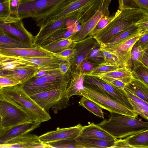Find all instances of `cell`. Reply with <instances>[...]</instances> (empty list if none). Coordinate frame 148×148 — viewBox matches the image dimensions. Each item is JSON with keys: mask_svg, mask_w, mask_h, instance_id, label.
<instances>
[{"mask_svg": "<svg viewBox=\"0 0 148 148\" xmlns=\"http://www.w3.org/2000/svg\"><path fill=\"white\" fill-rule=\"evenodd\" d=\"M148 12L137 8L118 9L113 19L93 37L100 45L104 44L144 16L148 15Z\"/></svg>", "mask_w": 148, "mask_h": 148, "instance_id": "obj_1", "label": "cell"}, {"mask_svg": "<svg viewBox=\"0 0 148 148\" xmlns=\"http://www.w3.org/2000/svg\"><path fill=\"white\" fill-rule=\"evenodd\" d=\"M109 118L96 124L117 140L148 130V123L140 119L111 113Z\"/></svg>", "mask_w": 148, "mask_h": 148, "instance_id": "obj_2", "label": "cell"}, {"mask_svg": "<svg viewBox=\"0 0 148 148\" xmlns=\"http://www.w3.org/2000/svg\"><path fill=\"white\" fill-rule=\"evenodd\" d=\"M78 95L84 97L99 107L109 111L137 118L138 114L122 105L100 87L94 85H84Z\"/></svg>", "mask_w": 148, "mask_h": 148, "instance_id": "obj_3", "label": "cell"}, {"mask_svg": "<svg viewBox=\"0 0 148 148\" xmlns=\"http://www.w3.org/2000/svg\"><path fill=\"white\" fill-rule=\"evenodd\" d=\"M0 116L3 129L28 122L36 121L41 123L33 114L1 94Z\"/></svg>", "mask_w": 148, "mask_h": 148, "instance_id": "obj_4", "label": "cell"}, {"mask_svg": "<svg viewBox=\"0 0 148 148\" xmlns=\"http://www.w3.org/2000/svg\"><path fill=\"white\" fill-rule=\"evenodd\" d=\"M73 0H21L18 17L31 18L34 21L42 18Z\"/></svg>", "mask_w": 148, "mask_h": 148, "instance_id": "obj_5", "label": "cell"}, {"mask_svg": "<svg viewBox=\"0 0 148 148\" xmlns=\"http://www.w3.org/2000/svg\"><path fill=\"white\" fill-rule=\"evenodd\" d=\"M70 69L65 74L60 71L38 77H34L21 84L29 95L68 86L71 77Z\"/></svg>", "mask_w": 148, "mask_h": 148, "instance_id": "obj_6", "label": "cell"}, {"mask_svg": "<svg viewBox=\"0 0 148 148\" xmlns=\"http://www.w3.org/2000/svg\"><path fill=\"white\" fill-rule=\"evenodd\" d=\"M0 94L27 110L35 115L41 123L51 119L49 114L40 107L22 89L21 84L1 88Z\"/></svg>", "mask_w": 148, "mask_h": 148, "instance_id": "obj_7", "label": "cell"}, {"mask_svg": "<svg viewBox=\"0 0 148 148\" xmlns=\"http://www.w3.org/2000/svg\"><path fill=\"white\" fill-rule=\"evenodd\" d=\"M80 10L74 12L63 18L45 25L40 28V30L34 37L33 46H38L53 34L61 29L68 27L73 20L78 21Z\"/></svg>", "mask_w": 148, "mask_h": 148, "instance_id": "obj_8", "label": "cell"}, {"mask_svg": "<svg viewBox=\"0 0 148 148\" xmlns=\"http://www.w3.org/2000/svg\"><path fill=\"white\" fill-rule=\"evenodd\" d=\"M94 0H73L62 8L56 10L47 16L35 21L40 28L47 24L63 18L74 12L82 10Z\"/></svg>", "mask_w": 148, "mask_h": 148, "instance_id": "obj_9", "label": "cell"}, {"mask_svg": "<svg viewBox=\"0 0 148 148\" xmlns=\"http://www.w3.org/2000/svg\"><path fill=\"white\" fill-rule=\"evenodd\" d=\"M84 75L83 85H94L100 87L122 105L135 112L124 89L113 86L97 77Z\"/></svg>", "mask_w": 148, "mask_h": 148, "instance_id": "obj_10", "label": "cell"}, {"mask_svg": "<svg viewBox=\"0 0 148 148\" xmlns=\"http://www.w3.org/2000/svg\"><path fill=\"white\" fill-rule=\"evenodd\" d=\"M67 86L29 95L47 113L50 108L56 110L62 97L66 93Z\"/></svg>", "mask_w": 148, "mask_h": 148, "instance_id": "obj_11", "label": "cell"}, {"mask_svg": "<svg viewBox=\"0 0 148 148\" xmlns=\"http://www.w3.org/2000/svg\"><path fill=\"white\" fill-rule=\"evenodd\" d=\"M0 28L5 34L34 47V37L25 27L22 19L16 18L9 21H2Z\"/></svg>", "mask_w": 148, "mask_h": 148, "instance_id": "obj_12", "label": "cell"}, {"mask_svg": "<svg viewBox=\"0 0 148 148\" xmlns=\"http://www.w3.org/2000/svg\"><path fill=\"white\" fill-rule=\"evenodd\" d=\"M97 43L92 36H88L84 39L77 42L74 48L75 52L70 60L71 63V71L80 73V66L81 63L86 59L90 52Z\"/></svg>", "mask_w": 148, "mask_h": 148, "instance_id": "obj_13", "label": "cell"}, {"mask_svg": "<svg viewBox=\"0 0 148 148\" xmlns=\"http://www.w3.org/2000/svg\"><path fill=\"white\" fill-rule=\"evenodd\" d=\"M83 127L80 124L74 126L60 128L48 132L39 136L41 142L47 144L62 140H74L79 135Z\"/></svg>", "mask_w": 148, "mask_h": 148, "instance_id": "obj_14", "label": "cell"}, {"mask_svg": "<svg viewBox=\"0 0 148 148\" xmlns=\"http://www.w3.org/2000/svg\"><path fill=\"white\" fill-rule=\"evenodd\" d=\"M112 0H106L103 5L95 14L84 23L80 25L81 29L71 37L74 41H81L89 36L92 29L101 17L103 15L109 16V6Z\"/></svg>", "mask_w": 148, "mask_h": 148, "instance_id": "obj_15", "label": "cell"}, {"mask_svg": "<svg viewBox=\"0 0 148 148\" xmlns=\"http://www.w3.org/2000/svg\"><path fill=\"white\" fill-rule=\"evenodd\" d=\"M143 32L134 36L114 48L105 51L114 55L124 66L132 71L133 68L131 60L132 49Z\"/></svg>", "mask_w": 148, "mask_h": 148, "instance_id": "obj_16", "label": "cell"}, {"mask_svg": "<svg viewBox=\"0 0 148 148\" xmlns=\"http://www.w3.org/2000/svg\"><path fill=\"white\" fill-rule=\"evenodd\" d=\"M0 54L17 57L31 58L51 57L55 56L54 53L38 46L28 48L0 47Z\"/></svg>", "mask_w": 148, "mask_h": 148, "instance_id": "obj_17", "label": "cell"}, {"mask_svg": "<svg viewBox=\"0 0 148 148\" xmlns=\"http://www.w3.org/2000/svg\"><path fill=\"white\" fill-rule=\"evenodd\" d=\"M2 148H49L42 143L38 136L34 134H25L16 136L5 143L0 145Z\"/></svg>", "mask_w": 148, "mask_h": 148, "instance_id": "obj_18", "label": "cell"}, {"mask_svg": "<svg viewBox=\"0 0 148 148\" xmlns=\"http://www.w3.org/2000/svg\"><path fill=\"white\" fill-rule=\"evenodd\" d=\"M41 123L32 121L24 123L0 130V145L4 144L14 138L28 133L39 127Z\"/></svg>", "mask_w": 148, "mask_h": 148, "instance_id": "obj_19", "label": "cell"}, {"mask_svg": "<svg viewBox=\"0 0 148 148\" xmlns=\"http://www.w3.org/2000/svg\"><path fill=\"white\" fill-rule=\"evenodd\" d=\"M135 24L120 32L106 43L100 45L101 50L106 51L114 48L134 36L142 32Z\"/></svg>", "mask_w": 148, "mask_h": 148, "instance_id": "obj_20", "label": "cell"}, {"mask_svg": "<svg viewBox=\"0 0 148 148\" xmlns=\"http://www.w3.org/2000/svg\"><path fill=\"white\" fill-rule=\"evenodd\" d=\"M18 57L28 61L31 65L37 67L39 70L58 69L60 64L68 60L55 56L51 57Z\"/></svg>", "mask_w": 148, "mask_h": 148, "instance_id": "obj_21", "label": "cell"}, {"mask_svg": "<svg viewBox=\"0 0 148 148\" xmlns=\"http://www.w3.org/2000/svg\"><path fill=\"white\" fill-rule=\"evenodd\" d=\"M78 136L108 141H115L116 140L93 122L83 126Z\"/></svg>", "mask_w": 148, "mask_h": 148, "instance_id": "obj_22", "label": "cell"}, {"mask_svg": "<svg viewBox=\"0 0 148 148\" xmlns=\"http://www.w3.org/2000/svg\"><path fill=\"white\" fill-rule=\"evenodd\" d=\"M31 65L29 62L19 57L0 54V71H10Z\"/></svg>", "mask_w": 148, "mask_h": 148, "instance_id": "obj_23", "label": "cell"}, {"mask_svg": "<svg viewBox=\"0 0 148 148\" xmlns=\"http://www.w3.org/2000/svg\"><path fill=\"white\" fill-rule=\"evenodd\" d=\"M39 70L34 66L28 65L19 69L3 72L5 75L14 77L22 84L34 77Z\"/></svg>", "mask_w": 148, "mask_h": 148, "instance_id": "obj_24", "label": "cell"}, {"mask_svg": "<svg viewBox=\"0 0 148 148\" xmlns=\"http://www.w3.org/2000/svg\"><path fill=\"white\" fill-rule=\"evenodd\" d=\"M75 140L77 148H112L114 142L79 136Z\"/></svg>", "mask_w": 148, "mask_h": 148, "instance_id": "obj_25", "label": "cell"}, {"mask_svg": "<svg viewBox=\"0 0 148 148\" xmlns=\"http://www.w3.org/2000/svg\"><path fill=\"white\" fill-rule=\"evenodd\" d=\"M124 89L148 103V85L133 79L126 84Z\"/></svg>", "mask_w": 148, "mask_h": 148, "instance_id": "obj_26", "label": "cell"}, {"mask_svg": "<svg viewBox=\"0 0 148 148\" xmlns=\"http://www.w3.org/2000/svg\"><path fill=\"white\" fill-rule=\"evenodd\" d=\"M71 77L66 89V93L69 99L73 95H78L79 91L83 88L85 76L81 73L71 71Z\"/></svg>", "mask_w": 148, "mask_h": 148, "instance_id": "obj_27", "label": "cell"}, {"mask_svg": "<svg viewBox=\"0 0 148 148\" xmlns=\"http://www.w3.org/2000/svg\"><path fill=\"white\" fill-rule=\"evenodd\" d=\"M77 42L73 40L70 37L58 40L44 47H40L47 51L55 54L64 50L74 49Z\"/></svg>", "mask_w": 148, "mask_h": 148, "instance_id": "obj_28", "label": "cell"}, {"mask_svg": "<svg viewBox=\"0 0 148 148\" xmlns=\"http://www.w3.org/2000/svg\"><path fill=\"white\" fill-rule=\"evenodd\" d=\"M124 139L131 148H148V130L132 135Z\"/></svg>", "mask_w": 148, "mask_h": 148, "instance_id": "obj_29", "label": "cell"}, {"mask_svg": "<svg viewBox=\"0 0 148 148\" xmlns=\"http://www.w3.org/2000/svg\"><path fill=\"white\" fill-rule=\"evenodd\" d=\"M92 76L112 78L119 80L126 84L128 83L134 79L132 71L125 66L120 68L113 71Z\"/></svg>", "mask_w": 148, "mask_h": 148, "instance_id": "obj_30", "label": "cell"}, {"mask_svg": "<svg viewBox=\"0 0 148 148\" xmlns=\"http://www.w3.org/2000/svg\"><path fill=\"white\" fill-rule=\"evenodd\" d=\"M75 33L73 29L68 27L61 29L53 34L38 46L42 47L54 42L71 37Z\"/></svg>", "mask_w": 148, "mask_h": 148, "instance_id": "obj_31", "label": "cell"}, {"mask_svg": "<svg viewBox=\"0 0 148 148\" xmlns=\"http://www.w3.org/2000/svg\"><path fill=\"white\" fill-rule=\"evenodd\" d=\"M34 47L5 34L0 35V47L28 48Z\"/></svg>", "mask_w": 148, "mask_h": 148, "instance_id": "obj_32", "label": "cell"}, {"mask_svg": "<svg viewBox=\"0 0 148 148\" xmlns=\"http://www.w3.org/2000/svg\"><path fill=\"white\" fill-rule=\"evenodd\" d=\"M79 103V106L85 108L95 116L104 119L102 108L89 99L82 96Z\"/></svg>", "mask_w": 148, "mask_h": 148, "instance_id": "obj_33", "label": "cell"}, {"mask_svg": "<svg viewBox=\"0 0 148 148\" xmlns=\"http://www.w3.org/2000/svg\"><path fill=\"white\" fill-rule=\"evenodd\" d=\"M92 64L99 65L103 63L104 57L101 50L100 45L98 43L91 49L86 59Z\"/></svg>", "mask_w": 148, "mask_h": 148, "instance_id": "obj_34", "label": "cell"}, {"mask_svg": "<svg viewBox=\"0 0 148 148\" xmlns=\"http://www.w3.org/2000/svg\"><path fill=\"white\" fill-rule=\"evenodd\" d=\"M145 50L143 49L136 42L134 45L132 49L131 56L132 69L137 66L143 65L142 59Z\"/></svg>", "mask_w": 148, "mask_h": 148, "instance_id": "obj_35", "label": "cell"}, {"mask_svg": "<svg viewBox=\"0 0 148 148\" xmlns=\"http://www.w3.org/2000/svg\"><path fill=\"white\" fill-rule=\"evenodd\" d=\"M132 74L134 79L138 80L148 85V68L143 65L133 69Z\"/></svg>", "mask_w": 148, "mask_h": 148, "instance_id": "obj_36", "label": "cell"}, {"mask_svg": "<svg viewBox=\"0 0 148 148\" xmlns=\"http://www.w3.org/2000/svg\"><path fill=\"white\" fill-rule=\"evenodd\" d=\"M10 0H0V18L5 21L15 18L11 16L10 10Z\"/></svg>", "mask_w": 148, "mask_h": 148, "instance_id": "obj_37", "label": "cell"}, {"mask_svg": "<svg viewBox=\"0 0 148 148\" xmlns=\"http://www.w3.org/2000/svg\"><path fill=\"white\" fill-rule=\"evenodd\" d=\"M114 15L112 16L103 15L99 20L89 36H94L101 29L105 27L114 18Z\"/></svg>", "mask_w": 148, "mask_h": 148, "instance_id": "obj_38", "label": "cell"}, {"mask_svg": "<svg viewBox=\"0 0 148 148\" xmlns=\"http://www.w3.org/2000/svg\"><path fill=\"white\" fill-rule=\"evenodd\" d=\"M120 68L121 67L117 66L106 65L102 63L98 65L90 73L85 75L92 76L104 73L115 71Z\"/></svg>", "mask_w": 148, "mask_h": 148, "instance_id": "obj_39", "label": "cell"}, {"mask_svg": "<svg viewBox=\"0 0 148 148\" xmlns=\"http://www.w3.org/2000/svg\"><path fill=\"white\" fill-rule=\"evenodd\" d=\"M128 99L135 112L138 115H139L145 119L148 120V106H146L140 103L136 102L130 98Z\"/></svg>", "mask_w": 148, "mask_h": 148, "instance_id": "obj_40", "label": "cell"}, {"mask_svg": "<svg viewBox=\"0 0 148 148\" xmlns=\"http://www.w3.org/2000/svg\"><path fill=\"white\" fill-rule=\"evenodd\" d=\"M102 51L104 59L103 64L108 65L117 66L121 67L125 66L114 55L108 51Z\"/></svg>", "mask_w": 148, "mask_h": 148, "instance_id": "obj_41", "label": "cell"}, {"mask_svg": "<svg viewBox=\"0 0 148 148\" xmlns=\"http://www.w3.org/2000/svg\"><path fill=\"white\" fill-rule=\"evenodd\" d=\"M20 84L15 78L10 75H6L0 76V87L12 86Z\"/></svg>", "mask_w": 148, "mask_h": 148, "instance_id": "obj_42", "label": "cell"}, {"mask_svg": "<svg viewBox=\"0 0 148 148\" xmlns=\"http://www.w3.org/2000/svg\"><path fill=\"white\" fill-rule=\"evenodd\" d=\"M47 145L49 148H75V140H62L52 143Z\"/></svg>", "mask_w": 148, "mask_h": 148, "instance_id": "obj_43", "label": "cell"}, {"mask_svg": "<svg viewBox=\"0 0 148 148\" xmlns=\"http://www.w3.org/2000/svg\"><path fill=\"white\" fill-rule=\"evenodd\" d=\"M97 77L101 79L108 84L120 89H124L126 84L119 80L112 78L103 76Z\"/></svg>", "mask_w": 148, "mask_h": 148, "instance_id": "obj_44", "label": "cell"}, {"mask_svg": "<svg viewBox=\"0 0 148 148\" xmlns=\"http://www.w3.org/2000/svg\"><path fill=\"white\" fill-rule=\"evenodd\" d=\"M98 66L90 63L86 59L82 62L80 65V73L84 75H86Z\"/></svg>", "mask_w": 148, "mask_h": 148, "instance_id": "obj_45", "label": "cell"}, {"mask_svg": "<svg viewBox=\"0 0 148 148\" xmlns=\"http://www.w3.org/2000/svg\"><path fill=\"white\" fill-rule=\"evenodd\" d=\"M21 0H10V10L12 17L18 18V12L20 3Z\"/></svg>", "mask_w": 148, "mask_h": 148, "instance_id": "obj_46", "label": "cell"}, {"mask_svg": "<svg viewBox=\"0 0 148 148\" xmlns=\"http://www.w3.org/2000/svg\"><path fill=\"white\" fill-rule=\"evenodd\" d=\"M136 43L143 49H148V31L143 32Z\"/></svg>", "mask_w": 148, "mask_h": 148, "instance_id": "obj_47", "label": "cell"}, {"mask_svg": "<svg viewBox=\"0 0 148 148\" xmlns=\"http://www.w3.org/2000/svg\"><path fill=\"white\" fill-rule=\"evenodd\" d=\"M119 9L127 8H139L136 0H119Z\"/></svg>", "mask_w": 148, "mask_h": 148, "instance_id": "obj_48", "label": "cell"}, {"mask_svg": "<svg viewBox=\"0 0 148 148\" xmlns=\"http://www.w3.org/2000/svg\"><path fill=\"white\" fill-rule=\"evenodd\" d=\"M75 52L74 49H70L64 50L60 52L55 53V55L70 61L72 58Z\"/></svg>", "mask_w": 148, "mask_h": 148, "instance_id": "obj_49", "label": "cell"}, {"mask_svg": "<svg viewBox=\"0 0 148 148\" xmlns=\"http://www.w3.org/2000/svg\"><path fill=\"white\" fill-rule=\"evenodd\" d=\"M143 32L148 31V15L146 16L135 24Z\"/></svg>", "mask_w": 148, "mask_h": 148, "instance_id": "obj_50", "label": "cell"}, {"mask_svg": "<svg viewBox=\"0 0 148 148\" xmlns=\"http://www.w3.org/2000/svg\"><path fill=\"white\" fill-rule=\"evenodd\" d=\"M71 66V62L67 60L60 64L59 66L58 69L61 73L65 74L70 69Z\"/></svg>", "mask_w": 148, "mask_h": 148, "instance_id": "obj_51", "label": "cell"}, {"mask_svg": "<svg viewBox=\"0 0 148 148\" xmlns=\"http://www.w3.org/2000/svg\"><path fill=\"white\" fill-rule=\"evenodd\" d=\"M131 148L130 146L123 139H119L116 140L114 142L113 146L112 148Z\"/></svg>", "mask_w": 148, "mask_h": 148, "instance_id": "obj_52", "label": "cell"}, {"mask_svg": "<svg viewBox=\"0 0 148 148\" xmlns=\"http://www.w3.org/2000/svg\"><path fill=\"white\" fill-rule=\"evenodd\" d=\"M59 71H60L58 69L39 70L34 77H38Z\"/></svg>", "mask_w": 148, "mask_h": 148, "instance_id": "obj_53", "label": "cell"}, {"mask_svg": "<svg viewBox=\"0 0 148 148\" xmlns=\"http://www.w3.org/2000/svg\"><path fill=\"white\" fill-rule=\"evenodd\" d=\"M139 8L148 11V0H136Z\"/></svg>", "mask_w": 148, "mask_h": 148, "instance_id": "obj_54", "label": "cell"}, {"mask_svg": "<svg viewBox=\"0 0 148 148\" xmlns=\"http://www.w3.org/2000/svg\"><path fill=\"white\" fill-rule=\"evenodd\" d=\"M142 62L144 66L148 68V49L145 50L143 54Z\"/></svg>", "mask_w": 148, "mask_h": 148, "instance_id": "obj_55", "label": "cell"}, {"mask_svg": "<svg viewBox=\"0 0 148 148\" xmlns=\"http://www.w3.org/2000/svg\"><path fill=\"white\" fill-rule=\"evenodd\" d=\"M2 128H3L2 126L1 119L0 116V130L2 129Z\"/></svg>", "mask_w": 148, "mask_h": 148, "instance_id": "obj_56", "label": "cell"}, {"mask_svg": "<svg viewBox=\"0 0 148 148\" xmlns=\"http://www.w3.org/2000/svg\"><path fill=\"white\" fill-rule=\"evenodd\" d=\"M6 34H5L3 31L0 28V35H4Z\"/></svg>", "mask_w": 148, "mask_h": 148, "instance_id": "obj_57", "label": "cell"}, {"mask_svg": "<svg viewBox=\"0 0 148 148\" xmlns=\"http://www.w3.org/2000/svg\"><path fill=\"white\" fill-rule=\"evenodd\" d=\"M6 75L4 74L3 72L0 71V76Z\"/></svg>", "mask_w": 148, "mask_h": 148, "instance_id": "obj_58", "label": "cell"}, {"mask_svg": "<svg viewBox=\"0 0 148 148\" xmlns=\"http://www.w3.org/2000/svg\"><path fill=\"white\" fill-rule=\"evenodd\" d=\"M2 21H5L0 18V22Z\"/></svg>", "mask_w": 148, "mask_h": 148, "instance_id": "obj_59", "label": "cell"}, {"mask_svg": "<svg viewBox=\"0 0 148 148\" xmlns=\"http://www.w3.org/2000/svg\"><path fill=\"white\" fill-rule=\"evenodd\" d=\"M0 89H1V88H0Z\"/></svg>", "mask_w": 148, "mask_h": 148, "instance_id": "obj_60", "label": "cell"}]
</instances>
